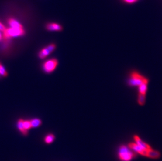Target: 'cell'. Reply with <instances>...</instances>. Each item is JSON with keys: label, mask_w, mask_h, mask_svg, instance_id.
<instances>
[{"label": "cell", "mask_w": 162, "mask_h": 161, "mask_svg": "<svg viewBox=\"0 0 162 161\" xmlns=\"http://www.w3.org/2000/svg\"><path fill=\"white\" fill-rule=\"evenodd\" d=\"M148 82L146 78L136 72L132 73L129 80V84L131 86H140L142 84H148Z\"/></svg>", "instance_id": "cell-1"}, {"label": "cell", "mask_w": 162, "mask_h": 161, "mask_svg": "<svg viewBox=\"0 0 162 161\" xmlns=\"http://www.w3.org/2000/svg\"><path fill=\"white\" fill-rule=\"evenodd\" d=\"M119 159L122 161H130L134 156L135 154L130 151L125 146H121L118 153Z\"/></svg>", "instance_id": "cell-2"}, {"label": "cell", "mask_w": 162, "mask_h": 161, "mask_svg": "<svg viewBox=\"0 0 162 161\" xmlns=\"http://www.w3.org/2000/svg\"><path fill=\"white\" fill-rule=\"evenodd\" d=\"M3 32V38L5 39H8L11 37L22 36L25 34V30L24 29H16L10 27L9 29H6Z\"/></svg>", "instance_id": "cell-3"}, {"label": "cell", "mask_w": 162, "mask_h": 161, "mask_svg": "<svg viewBox=\"0 0 162 161\" xmlns=\"http://www.w3.org/2000/svg\"><path fill=\"white\" fill-rule=\"evenodd\" d=\"M58 63L57 60L56 59H50L46 61L43 66L44 71L46 73H51L55 70Z\"/></svg>", "instance_id": "cell-4"}, {"label": "cell", "mask_w": 162, "mask_h": 161, "mask_svg": "<svg viewBox=\"0 0 162 161\" xmlns=\"http://www.w3.org/2000/svg\"><path fill=\"white\" fill-rule=\"evenodd\" d=\"M56 49V45L55 44H52L44 48L38 53V57L40 59H44L50 53L53 52Z\"/></svg>", "instance_id": "cell-5"}, {"label": "cell", "mask_w": 162, "mask_h": 161, "mask_svg": "<svg viewBox=\"0 0 162 161\" xmlns=\"http://www.w3.org/2000/svg\"><path fill=\"white\" fill-rule=\"evenodd\" d=\"M129 147L131 148L132 150H133L134 151L137 152L138 153L140 154L142 156H147V153H148L149 151H145V150H143L136 143H130L129 144Z\"/></svg>", "instance_id": "cell-6"}, {"label": "cell", "mask_w": 162, "mask_h": 161, "mask_svg": "<svg viewBox=\"0 0 162 161\" xmlns=\"http://www.w3.org/2000/svg\"><path fill=\"white\" fill-rule=\"evenodd\" d=\"M134 139L136 141V143L138 144L141 148L145 151H150V150H152L151 146H149V144H147L146 143L144 142L142 140L140 137L137 136H134Z\"/></svg>", "instance_id": "cell-7"}, {"label": "cell", "mask_w": 162, "mask_h": 161, "mask_svg": "<svg viewBox=\"0 0 162 161\" xmlns=\"http://www.w3.org/2000/svg\"><path fill=\"white\" fill-rule=\"evenodd\" d=\"M46 29L50 31H61L63 27L57 23H50L46 25Z\"/></svg>", "instance_id": "cell-8"}, {"label": "cell", "mask_w": 162, "mask_h": 161, "mask_svg": "<svg viewBox=\"0 0 162 161\" xmlns=\"http://www.w3.org/2000/svg\"><path fill=\"white\" fill-rule=\"evenodd\" d=\"M8 24L11 27L16 29H23V27L18 21L14 18H9L8 19Z\"/></svg>", "instance_id": "cell-9"}, {"label": "cell", "mask_w": 162, "mask_h": 161, "mask_svg": "<svg viewBox=\"0 0 162 161\" xmlns=\"http://www.w3.org/2000/svg\"><path fill=\"white\" fill-rule=\"evenodd\" d=\"M23 121L24 120L22 119L19 120V121H17V128L23 135L26 136L28 134V131H27L26 130H25L24 127Z\"/></svg>", "instance_id": "cell-10"}, {"label": "cell", "mask_w": 162, "mask_h": 161, "mask_svg": "<svg viewBox=\"0 0 162 161\" xmlns=\"http://www.w3.org/2000/svg\"><path fill=\"white\" fill-rule=\"evenodd\" d=\"M160 152L155 150H151L148 151L147 156V157L152 158V159H157L160 157Z\"/></svg>", "instance_id": "cell-11"}, {"label": "cell", "mask_w": 162, "mask_h": 161, "mask_svg": "<svg viewBox=\"0 0 162 161\" xmlns=\"http://www.w3.org/2000/svg\"><path fill=\"white\" fill-rule=\"evenodd\" d=\"M55 139V136L53 134H49L45 138V142H46L47 144H50L53 142Z\"/></svg>", "instance_id": "cell-12"}, {"label": "cell", "mask_w": 162, "mask_h": 161, "mask_svg": "<svg viewBox=\"0 0 162 161\" xmlns=\"http://www.w3.org/2000/svg\"><path fill=\"white\" fill-rule=\"evenodd\" d=\"M147 84H142L141 85L139 86V94L145 95V94L146 93L147 89Z\"/></svg>", "instance_id": "cell-13"}, {"label": "cell", "mask_w": 162, "mask_h": 161, "mask_svg": "<svg viewBox=\"0 0 162 161\" xmlns=\"http://www.w3.org/2000/svg\"><path fill=\"white\" fill-rule=\"evenodd\" d=\"M30 121H31L32 127H33V128H36V127H39L42 124L41 120L39 119H37V118L33 119L31 120Z\"/></svg>", "instance_id": "cell-14"}, {"label": "cell", "mask_w": 162, "mask_h": 161, "mask_svg": "<svg viewBox=\"0 0 162 161\" xmlns=\"http://www.w3.org/2000/svg\"><path fill=\"white\" fill-rule=\"evenodd\" d=\"M137 102H138V103L141 105H143L144 104L145 102V95L139 94L138 95Z\"/></svg>", "instance_id": "cell-15"}, {"label": "cell", "mask_w": 162, "mask_h": 161, "mask_svg": "<svg viewBox=\"0 0 162 161\" xmlns=\"http://www.w3.org/2000/svg\"><path fill=\"white\" fill-rule=\"evenodd\" d=\"M23 126L25 130H26L27 131L29 129H31V128H32L31 121H29V120H25L23 121Z\"/></svg>", "instance_id": "cell-16"}, {"label": "cell", "mask_w": 162, "mask_h": 161, "mask_svg": "<svg viewBox=\"0 0 162 161\" xmlns=\"http://www.w3.org/2000/svg\"><path fill=\"white\" fill-rule=\"evenodd\" d=\"M124 2L129 3V4H132V3H133L134 2H136L137 0H123Z\"/></svg>", "instance_id": "cell-17"}, {"label": "cell", "mask_w": 162, "mask_h": 161, "mask_svg": "<svg viewBox=\"0 0 162 161\" xmlns=\"http://www.w3.org/2000/svg\"><path fill=\"white\" fill-rule=\"evenodd\" d=\"M2 38H3V36H2L1 33L0 32V40H2Z\"/></svg>", "instance_id": "cell-18"}, {"label": "cell", "mask_w": 162, "mask_h": 161, "mask_svg": "<svg viewBox=\"0 0 162 161\" xmlns=\"http://www.w3.org/2000/svg\"></svg>", "instance_id": "cell-19"}]
</instances>
